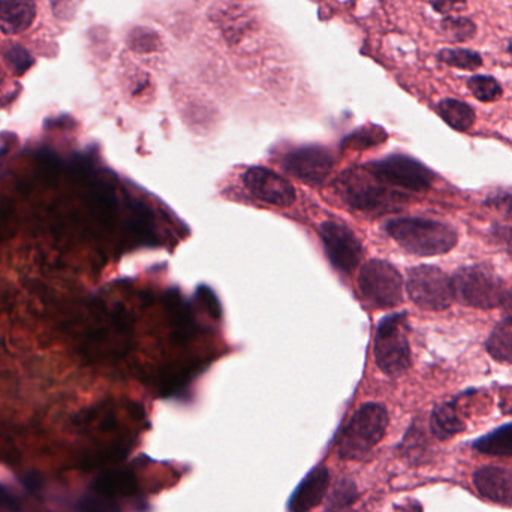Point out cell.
Listing matches in <instances>:
<instances>
[{"instance_id": "cell-3", "label": "cell", "mask_w": 512, "mask_h": 512, "mask_svg": "<svg viewBox=\"0 0 512 512\" xmlns=\"http://www.w3.org/2000/svg\"><path fill=\"white\" fill-rule=\"evenodd\" d=\"M388 414L384 406L367 403L349 420L339 439L342 459H361L384 438Z\"/></svg>"}, {"instance_id": "cell-23", "label": "cell", "mask_w": 512, "mask_h": 512, "mask_svg": "<svg viewBox=\"0 0 512 512\" xmlns=\"http://www.w3.org/2000/svg\"><path fill=\"white\" fill-rule=\"evenodd\" d=\"M355 499H357V487H355L354 481L343 478L334 486L330 496H328L327 511L339 512L345 510L346 507L354 504Z\"/></svg>"}, {"instance_id": "cell-2", "label": "cell", "mask_w": 512, "mask_h": 512, "mask_svg": "<svg viewBox=\"0 0 512 512\" xmlns=\"http://www.w3.org/2000/svg\"><path fill=\"white\" fill-rule=\"evenodd\" d=\"M454 300L463 306L495 309L504 303L507 289L501 277L486 265H469L456 271L453 279Z\"/></svg>"}, {"instance_id": "cell-10", "label": "cell", "mask_w": 512, "mask_h": 512, "mask_svg": "<svg viewBox=\"0 0 512 512\" xmlns=\"http://www.w3.org/2000/svg\"><path fill=\"white\" fill-rule=\"evenodd\" d=\"M283 168L295 179L307 185H321L334 165V158L327 149L318 146L292 150L283 158Z\"/></svg>"}, {"instance_id": "cell-15", "label": "cell", "mask_w": 512, "mask_h": 512, "mask_svg": "<svg viewBox=\"0 0 512 512\" xmlns=\"http://www.w3.org/2000/svg\"><path fill=\"white\" fill-rule=\"evenodd\" d=\"M93 489H95V493L108 499L122 498V496L135 493L137 480H135L134 474L129 471L102 472L96 478Z\"/></svg>"}, {"instance_id": "cell-25", "label": "cell", "mask_w": 512, "mask_h": 512, "mask_svg": "<svg viewBox=\"0 0 512 512\" xmlns=\"http://www.w3.org/2000/svg\"><path fill=\"white\" fill-rule=\"evenodd\" d=\"M385 138H387V135H385L384 129L366 128L361 129L357 134L351 135L348 138V143L352 149H367V147L382 143Z\"/></svg>"}, {"instance_id": "cell-24", "label": "cell", "mask_w": 512, "mask_h": 512, "mask_svg": "<svg viewBox=\"0 0 512 512\" xmlns=\"http://www.w3.org/2000/svg\"><path fill=\"white\" fill-rule=\"evenodd\" d=\"M3 59L15 75H23L33 65V59L29 51L18 44L6 45L5 51H3Z\"/></svg>"}, {"instance_id": "cell-20", "label": "cell", "mask_w": 512, "mask_h": 512, "mask_svg": "<svg viewBox=\"0 0 512 512\" xmlns=\"http://www.w3.org/2000/svg\"><path fill=\"white\" fill-rule=\"evenodd\" d=\"M438 60L462 71H477L483 66L481 54L469 48H442L438 53Z\"/></svg>"}, {"instance_id": "cell-12", "label": "cell", "mask_w": 512, "mask_h": 512, "mask_svg": "<svg viewBox=\"0 0 512 512\" xmlns=\"http://www.w3.org/2000/svg\"><path fill=\"white\" fill-rule=\"evenodd\" d=\"M478 493L499 504L512 502V471L498 466H484L474 474Z\"/></svg>"}, {"instance_id": "cell-22", "label": "cell", "mask_w": 512, "mask_h": 512, "mask_svg": "<svg viewBox=\"0 0 512 512\" xmlns=\"http://www.w3.org/2000/svg\"><path fill=\"white\" fill-rule=\"evenodd\" d=\"M468 89L481 102H495L504 95V89L492 75H474L468 80Z\"/></svg>"}, {"instance_id": "cell-28", "label": "cell", "mask_w": 512, "mask_h": 512, "mask_svg": "<svg viewBox=\"0 0 512 512\" xmlns=\"http://www.w3.org/2000/svg\"><path fill=\"white\" fill-rule=\"evenodd\" d=\"M432 8L438 14L450 15L453 12H462L468 8V0H429Z\"/></svg>"}, {"instance_id": "cell-21", "label": "cell", "mask_w": 512, "mask_h": 512, "mask_svg": "<svg viewBox=\"0 0 512 512\" xmlns=\"http://www.w3.org/2000/svg\"><path fill=\"white\" fill-rule=\"evenodd\" d=\"M442 35L451 42H468L477 35V24L468 17L448 15L439 24Z\"/></svg>"}, {"instance_id": "cell-16", "label": "cell", "mask_w": 512, "mask_h": 512, "mask_svg": "<svg viewBox=\"0 0 512 512\" xmlns=\"http://www.w3.org/2000/svg\"><path fill=\"white\" fill-rule=\"evenodd\" d=\"M438 113L450 128L459 132L469 131L477 119L471 105L453 98L442 99L438 104Z\"/></svg>"}, {"instance_id": "cell-7", "label": "cell", "mask_w": 512, "mask_h": 512, "mask_svg": "<svg viewBox=\"0 0 512 512\" xmlns=\"http://www.w3.org/2000/svg\"><path fill=\"white\" fill-rule=\"evenodd\" d=\"M370 174L384 185L411 192H426L432 188L433 174L421 162L405 155H393L369 165Z\"/></svg>"}, {"instance_id": "cell-13", "label": "cell", "mask_w": 512, "mask_h": 512, "mask_svg": "<svg viewBox=\"0 0 512 512\" xmlns=\"http://www.w3.org/2000/svg\"><path fill=\"white\" fill-rule=\"evenodd\" d=\"M330 474L327 469L318 468L307 475L306 480L300 484L295 495L292 496L289 510L292 512H307L321 504L327 493Z\"/></svg>"}, {"instance_id": "cell-6", "label": "cell", "mask_w": 512, "mask_h": 512, "mask_svg": "<svg viewBox=\"0 0 512 512\" xmlns=\"http://www.w3.org/2000/svg\"><path fill=\"white\" fill-rule=\"evenodd\" d=\"M406 289L411 300L424 310L441 312L448 309L454 301L450 277L441 268L433 265L411 268Z\"/></svg>"}, {"instance_id": "cell-26", "label": "cell", "mask_w": 512, "mask_h": 512, "mask_svg": "<svg viewBox=\"0 0 512 512\" xmlns=\"http://www.w3.org/2000/svg\"><path fill=\"white\" fill-rule=\"evenodd\" d=\"M486 206L498 210L508 218H512V188L499 189V191L493 192L492 195L487 197Z\"/></svg>"}, {"instance_id": "cell-8", "label": "cell", "mask_w": 512, "mask_h": 512, "mask_svg": "<svg viewBox=\"0 0 512 512\" xmlns=\"http://www.w3.org/2000/svg\"><path fill=\"white\" fill-rule=\"evenodd\" d=\"M319 234L331 264L343 273H351L363 256V246L354 231L346 225L328 221L321 225Z\"/></svg>"}, {"instance_id": "cell-14", "label": "cell", "mask_w": 512, "mask_h": 512, "mask_svg": "<svg viewBox=\"0 0 512 512\" xmlns=\"http://www.w3.org/2000/svg\"><path fill=\"white\" fill-rule=\"evenodd\" d=\"M33 0H0V29L9 35L24 32L35 20Z\"/></svg>"}, {"instance_id": "cell-5", "label": "cell", "mask_w": 512, "mask_h": 512, "mask_svg": "<svg viewBox=\"0 0 512 512\" xmlns=\"http://www.w3.org/2000/svg\"><path fill=\"white\" fill-rule=\"evenodd\" d=\"M358 288L367 303L376 309H391L403 300V280L399 271L384 259H370L358 276Z\"/></svg>"}, {"instance_id": "cell-9", "label": "cell", "mask_w": 512, "mask_h": 512, "mask_svg": "<svg viewBox=\"0 0 512 512\" xmlns=\"http://www.w3.org/2000/svg\"><path fill=\"white\" fill-rule=\"evenodd\" d=\"M343 195L349 206L358 210H391L397 206L403 195L390 192L385 189L384 183L378 185L369 180V177L358 176L357 173H349L342 182Z\"/></svg>"}, {"instance_id": "cell-32", "label": "cell", "mask_w": 512, "mask_h": 512, "mask_svg": "<svg viewBox=\"0 0 512 512\" xmlns=\"http://www.w3.org/2000/svg\"><path fill=\"white\" fill-rule=\"evenodd\" d=\"M507 51H508V53H510V54H511V56H512V41L510 42V44H508Z\"/></svg>"}, {"instance_id": "cell-27", "label": "cell", "mask_w": 512, "mask_h": 512, "mask_svg": "<svg viewBox=\"0 0 512 512\" xmlns=\"http://www.w3.org/2000/svg\"><path fill=\"white\" fill-rule=\"evenodd\" d=\"M80 512H117V508L114 507L111 499L105 498V496L98 495L87 496L78 505Z\"/></svg>"}, {"instance_id": "cell-11", "label": "cell", "mask_w": 512, "mask_h": 512, "mask_svg": "<svg viewBox=\"0 0 512 512\" xmlns=\"http://www.w3.org/2000/svg\"><path fill=\"white\" fill-rule=\"evenodd\" d=\"M246 188L258 200L273 206L288 207L295 201V189L288 180L262 167L249 168L245 173Z\"/></svg>"}, {"instance_id": "cell-19", "label": "cell", "mask_w": 512, "mask_h": 512, "mask_svg": "<svg viewBox=\"0 0 512 512\" xmlns=\"http://www.w3.org/2000/svg\"><path fill=\"white\" fill-rule=\"evenodd\" d=\"M474 448L489 456H512V424L478 439Z\"/></svg>"}, {"instance_id": "cell-18", "label": "cell", "mask_w": 512, "mask_h": 512, "mask_svg": "<svg viewBox=\"0 0 512 512\" xmlns=\"http://www.w3.org/2000/svg\"><path fill=\"white\" fill-rule=\"evenodd\" d=\"M487 351L501 363L512 364V321L505 318L501 324L496 325L495 330L487 340Z\"/></svg>"}, {"instance_id": "cell-17", "label": "cell", "mask_w": 512, "mask_h": 512, "mask_svg": "<svg viewBox=\"0 0 512 512\" xmlns=\"http://www.w3.org/2000/svg\"><path fill=\"white\" fill-rule=\"evenodd\" d=\"M430 427H432L433 435L436 438L445 441V439L453 438L457 433L463 432L465 423L457 415L454 405L445 403V405H439L433 411L432 418H430Z\"/></svg>"}, {"instance_id": "cell-1", "label": "cell", "mask_w": 512, "mask_h": 512, "mask_svg": "<svg viewBox=\"0 0 512 512\" xmlns=\"http://www.w3.org/2000/svg\"><path fill=\"white\" fill-rule=\"evenodd\" d=\"M385 230L412 255H444L457 245V233L450 225L430 219H396L388 222Z\"/></svg>"}, {"instance_id": "cell-4", "label": "cell", "mask_w": 512, "mask_h": 512, "mask_svg": "<svg viewBox=\"0 0 512 512\" xmlns=\"http://www.w3.org/2000/svg\"><path fill=\"white\" fill-rule=\"evenodd\" d=\"M375 358L379 369L393 378L403 375L411 367L405 313L382 319L376 331Z\"/></svg>"}, {"instance_id": "cell-29", "label": "cell", "mask_w": 512, "mask_h": 512, "mask_svg": "<svg viewBox=\"0 0 512 512\" xmlns=\"http://www.w3.org/2000/svg\"><path fill=\"white\" fill-rule=\"evenodd\" d=\"M18 510H20V505H18L17 499L0 486V511L18 512Z\"/></svg>"}, {"instance_id": "cell-31", "label": "cell", "mask_w": 512, "mask_h": 512, "mask_svg": "<svg viewBox=\"0 0 512 512\" xmlns=\"http://www.w3.org/2000/svg\"><path fill=\"white\" fill-rule=\"evenodd\" d=\"M24 483H26V486L29 487V489H38L39 478L32 475V477H27L26 480H24Z\"/></svg>"}, {"instance_id": "cell-30", "label": "cell", "mask_w": 512, "mask_h": 512, "mask_svg": "<svg viewBox=\"0 0 512 512\" xmlns=\"http://www.w3.org/2000/svg\"><path fill=\"white\" fill-rule=\"evenodd\" d=\"M502 307H504L505 316L507 319H511L512 321V291H508L507 295H505L504 303H502Z\"/></svg>"}]
</instances>
